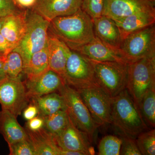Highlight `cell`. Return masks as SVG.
I'll use <instances>...</instances> for the list:
<instances>
[{"mask_svg":"<svg viewBox=\"0 0 155 155\" xmlns=\"http://www.w3.org/2000/svg\"><path fill=\"white\" fill-rule=\"evenodd\" d=\"M48 32L75 50L94 38L92 19L81 8L74 14L51 20Z\"/></svg>","mask_w":155,"mask_h":155,"instance_id":"1","label":"cell"},{"mask_svg":"<svg viewBox=\"0 0 155 155\" xmlns=\"http://www.w3.org/2000/svg\"><path fill=\"white\" fill-rule=\"evenodd\" d=\"M111 124L121 136L134 139L150 129L126 88L112 98Z\"/></svg>","mask_w":155,"mask_h":155,"instance_id":"2","label":"cell"},{"mask_svg":"<svg viewBox=\"0 0 155 155\" xmlns=\"http://www.w3.org/2000/svg\"><path fill=\"white\" fill-rule=\"evenodd\" d=\"M26 30L25 35L13 51L22 57L23 68L31 57L43 49L47 44L50 22L32 10L26 12Z\"/></svg>","mask_w":155,"mask_h":155,"instance_id":"3","label":"cell"},{"mask_svg":"<svg viewBox=\"0 0 155 155\" xmlns=\"http://www.w3.org/2000/svg\"><path fill=\"white\" fill-rule=\"evenodd\" d=\"M153 88H155V57L128 64L126 88L137 106L143 96Z\"/></svg>","mask_w":155,"mask_h":155,"instance_id":"4","label":"cell"},{"mask_svg":"<svg viewBox=\"0 0 155 155\" xmlns=\"http://www.w3.org/2000/svg\"><path fill=\"white\" fill-rule=\"evenodd\" d=\"M91 61L96 82L111 98L126 89L128 64Z\"/></svg>","mask_w":155,"mask_h":155,"instance_id":"5","label":"cell"},{"mask_svg":"<svg viewBox=\"0 0 155 155\" xmlns=\"http://www.w3.org/2000/svg\"><path fill=\"white\" fill-rule=\"evenodd\" d=\"M58 93L64 98L66 110L72 122L78 129L86 133L92 142L99 127L78 92L66 84Z\"/></svg>","mask_w":155,"mask_h":155,"instance_id":"6","label":"cell"},{"mask_svg":"<svg viewBox=\"0 0 155 155\" xmlns=\"http://www.w3.org/2000/svg\"><path fill=\"white\" fill-rule=\"evenodd\" d=\"M119 51L128 64L143 58L155 57V26L130 34L122 40Z\"/></svg>","mask_w":155,"mask_h":155,"instance_id":"7","label":"cell"},{"mask_svg":"<svg viewBox=\"0 0 155 155\" xmlns=\"http://www.w3.org/2000/svg\"><path fill=\"white\" fill-rule=\"evenodd\" d=\"M64 81L66 84L75 89L97 84L91 60L70 50L65 67Z\"/></svg>","mask_w":155,"mask_h":155,"instance_id":"8","label":"cell"},{"mask_svg":"<svg viewBox=\"0 0 155 155\" xmlns=\"http://www.w3.org/2000/svg\"><path fill=\"white\" fill-rule=\"evenodd\" d=\"M98 127L111 124L112 100L97 84L76 89Z\"/></svg>","mask_w":155,"mask_h":155,"instance_id":"9","label":"cell"},{"mask_svg":"<svg viewBox=\"0 0 155 155\" xmlns=\"http://www.w3.org/2000/svg\"><path fill=\"white\" fill-rule=\"evenodd\" d=\"M30 102L25 83L21 77L4 78L0 82V104L5 110L16 117L22 114Z\"/></svg>","mask_w":155,"mask_h":155,"instance_id":"10","label":"cell"},{"mask_svg":"<svg viewBox=\"0 0 155 155\" xmlns=\"http://www.w3.org/2000/svg\"><path fill=\"white\" fill-rule=\"evenodd\" d=\"M54 137L58 146L64 151L75 153L78 155L94 153L92 142L88 135L78 129L69 117L67 126Z\"/></svg>","mask_w":155,"mask_h":155,"instance_id":"11","label":"cell"},{"mask_svg":"<svg viewBox=\"0 0 155 155\" xmlns=\"http://www.w3.org/2000/svg\"><path fill=\"white\" fill-rule=\"evenodd\" d=\"M150 10H155V0H104L103 15L115 20Z\"/></svg>","mask_w":155,"mask_h":155,"instance_id":"12","label":"cell"},{"mask_svg":"<svg viewBox=\"0 0 155 155\" xmlns=\"http://www.w3.org/2000/svg\"><path fill=\"white\" fill-rule=\"evenodd\" d=\"M82 0H37L32 10L50 21L56 17L71 15L81 7Z\"/></svg>","mask_w":155,"mask_h":155,"instance_id":"13","label":"cell"},{"mask_svg":"<svg viewBox=\"0 0 155 155\" xmlns=\"http://www.w3.org/2000/svg\"><path fill=\"white\" fill-rule=\"evenodd\" d=\"M25 84L30 101L32 98L58 93L66 83L60 75L49 69L35 79L26 80Z\"/></svg>","mask_w":155,"mask_h":155,"instance_id":"14","label":"cell"},{"mask_svg":"<svg viewBox=\"0 0 155 155\" xmlns=\"http://www.w3.org/2000/svg\"><path fill=\"white\" fill-rule=\"evenodd\" d=\"M92 61L99 62H119L128 64L120 51L106 45L95 36L86 44L73 50Z\"/></svg>","mask_w":155,"mask_h":155,"instance_id":"15","label":"cell"},{"mask_svg":"<svg viewBox=\"0 0 155 155\" xmlns=\"http://www.w3.org/2000/svg\"><path fill=\"white\" fill-rule=\"evenodd\" d=\"M114 21L119 28L122 41L130 34L155 25V10L139 11Z\"/></svg>","mask_w":155,"mask_h":155,"instance_id":"16","label":"cell"},{"mask_svg":"<svg viewBox=\"0 0 155 155\" xmlns=\"http://www.w3.org/2000/svg\"><path fill=\"white\" fill-rule=\"evenodd\" d=\"M25 128L35 155H67V152L58 146L53 134L44 127L36 131Z\"/></svg>","mask_w":155,"mask_h":155,"instance_id":"17","label":"cell"},{"mask_svg":"<svg viewBox=\"0 0 155 155\" xmlns=\"http://www.w3.org/2000/svg\"><path fill=\"white\" fill-rule=\"evenodd\" d=\"M47 48L50 70L60 75L64 81L65 67L71 49L64 42L49 32Z\"/></svg>","mask_w":155,"mask_h":155,"instance_id":"18","label":"cell"},{"mask_svg":"<svg viewBox=\"0 0 155 155\" xmlns=\"http://www.w3.org/2000/svg\"><path fill=\"white\" fill-rule=\"evenodd\" d=\"M95 35L110 47L119 50L122 39L114 19L105 15L92 19Z\"/></svg>","mask_w":155,"mask_h":155,"instance_id":"19","label":"cell"},{"mask_svg":"<svg viewBox=\"0 0 155 155\" xmlns=\"http://www.w3.org/2000/svg\"><path fill=\"white\" fill-rule=\"evenodd\" d=\"M26 26V12L19 11L6 17L0 33L15 49L25 35Z\"/></svg>","mask_w":155,"mask_h":155,"instance_id":"20","label":"cell"},{"mask_svg":"<svg viewBox=\"0 0 155 155\" xmlns=\"http://www.w3.org/2000/svg\"><path fill=\"white\" fill-rule=\"evenodd\" d=\"M17 118L9 111H0V134L8 145L28 139L25 128L19 125Z\"/></svg>","mask_w":155,"mask_h":155,"instance_id":"21","label":"cell"},{"mask_svg":"<svg viewBox=\"0 0 155 155\" xmlns=\"http://www.w3.org/2000/svg\"><path fill=\"white\" fill-rule=\"evenodd\" d=\"M47 44L43 49L35 53L26 66L23 68V73L27 80H32L49 70Z\"/></svg>","mask_w":155,"mask_h":155,"instance_id":"22","label":"cell"},{"mask_svg":"<svg viewBox=\"0 0 155 155\" xmlns=\"http://www.w3.org/2000/svg\"><path fill=\"white\" fill-rule=\"evenodd\" d=\"M38 109V115L48 116L60 110H66L63 97L60 93L54 92L31 99Z\"/></svg>","mask_w":155,"mask_h":155,"instance_id":"23","label":"cell"},{"mask_svg":"<svg viewBox=\"0 0 155 155\" xmlns=\"http://www.w3.org/2000/svg\"><path fill=\"white\" fill-rule=\"evenodd\" d=\"M137 107L145 122L150 128L155 127V88L147 92L142 97Z\"/></svg>","mask_w":155,"mask_h":155,"instance_id":"24","label":"cell"},{"mask_svg":"<svg viewBox=\"0 0 155 155\" xmlns=\"http://www.w3.org/2000/svg\"><path fill=\"white\" fill-rule=\"evenodd\" d=\"M43 117L44 127L53 136L60 133L67 126L69 121V116L66 110H60Z\"/></svg>","mask_w":155,"mask_h":155,"instance_id":"25","label":"cell"},{"mask_svg":"<svg viewBox=\"0 0 155 155\" xmlns=\"http://www.w3.org/2000/svg\"><path fill=\"white\" fill-rule=\"evenodd\" d=\"M23 63L22 57L15 51L11 52L6 57L5 64V72L8 77H21L23 73Z\"/></svg>","mask_w":155,"mask_h":155,"instance_id":"26","label":"cell"},{"mask_svg":"<svg viewBox=\"0 0 155 155\" xmlns=\"http://www.w3.org/2000/svg\"><path fill=\"white\" fill-rule=\"evenodd\" d=\"M121 137L108 135L103 137L98 146L99 155H119L122 146Z\"/></svg>","mask_w":155,"mask_h":155,"instance_id":"27","label":"cell"},{"mask_svg":"<svg viewBox=\"0 0 155 155\" xmlns=\"http://www.w3.org/2000/svg\"><path fill=\"white\" fill-rule=\"evenodd\" d=\"M137 144L141 155H155V130L143 131L135 139Z\"/></svg>","mask_w":155,"mask_h":155,"instance_id":"28","label":"cell"},{"mask_svg":"<svg viewBox=\"0 0 155 155\" xmlns=\"http://www.w3.org/2000/svg\"><path fill=\"white\" fill-rule=\"evenodd\" d=\"M104 0H82L81 8L92 19L103 15Z\"/></svg>","mask_w":155,"mask_h":155,"instance_id":"29","label":"cell"},{"mask_svg":"<svg viewBox=\"0 0 155 155\" xmlns=\"http://www.w3.org/2000/svg\"><path fill=\"white\" fill-rule=\"evenodd\" d=\"M8 147L10 155H35L33 147L28 139L17 142Z\"/></svg>","mask_w":155,"mask_h":155,"instance_id":"30","label":"cell"},{"mask_svg":"<svg viewBox=\"0 0 155 155\" xmlns=\"http://www.w3.org/2000/svg\"><path fill=\"white\" fill-rule=\"evenodd\" d=\"M122 139V146L120 155H141L139 150L135 139L121 136Z\"/></svg>","mask_w":155,"mask_h":155,"instance_id":"31","label":"cell"},{"mask_svg":"<svg viewBox=\"0 0 155 155\" xmlns=\"http://www.w3.org/2000/svg\"><path fill=\"white\" fill-rule=\"evenodd\" d=\"M19 12L14 0H0V18Z\"/></svg>","mask_w":155,"mask_h":155,"instance_id":"32","label":"cell"},{"mask_svg":"<svg viewBox=\"0 0 155 155\" xmlns=\"http://www.w3.org/2000/svg\"><path fill=\"white\" fill-rule=\"evenodd\" d=\"M44 127L43 116L38 115L36 117L27 121L25 124V128L31 131H36Z\"/></svg>","mask_w":155,"mask_h":155,"instance_id":"33","label":"cell"},{"mask_svg":"<svg viewBox=\"0 0 155 155\" xmlns=\"http://www.w3.org/2000/svg\"><path fill=\"white\" fill-rule=\"evenodd\" d=\"M22 113L24 119L28 121L37 116L39 114V111L36 105L33 102L30 101Z\"/></svg>","mask_w":155,"mask_h":155,"instance_id":"34","label":"cell"},{"mask_svg":"<svg viewBox=\"0 0 155 155\" xmlns=\"http://www.w3.org/2000/svg\"><path fill=\"white\" fill-rule=\"evenodd\" d=\"M14 47L0 33V56L6 57Z\"/></svg>","mask_w":155,"mask_h":155,"instance_id":"35","label":"cell"},{"mask_svg":"<svg viewBox=\"0 0 155 155\" xmlns=\"http://www.w3.org/2000/svg\"><path fill=\"white\" fill-rule=\"evenodd\" d=\"M16 5L24 8H33L37 0H14Z\"/></svg>","mask_w":155,"mask_h":155,"instance_id":"36","label":"cell"},{"mask_svg":"<svg viewBox=\"0 0 155 155\" xmlns=\"http://www.w3.org/2000/svg\"><path fill=\"white\" fill-rule=\"evenodd\" d=\"M6 58L0 56V82L7 77L5 70V64Z\"/></svg>","mask_w":155,"mask_h":155,"instance_id":"37","label":"cell"},{"mask_svg":"<svg viewBox=\"0 0 155 155\" xmlns=\"http://www.w3.org/2000/svg\"><path fill=\"white\" fill-rule=\"evenodd\" d=\"M6 17H1V18H0V30H1L2 26L3 23L5 22Z\"/></svg>","mask_w":155,"mask_h":155,"instance_id":"38","label":"cell"}]
</instances>
